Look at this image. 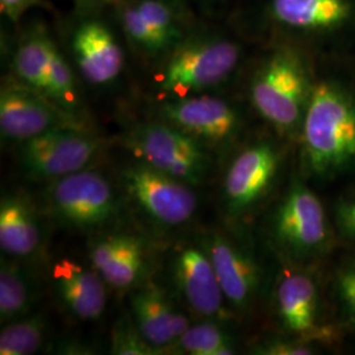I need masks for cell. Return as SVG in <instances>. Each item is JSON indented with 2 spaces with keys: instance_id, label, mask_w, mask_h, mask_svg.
Segmentation results:
<instances>
[{
  "instance_id": "ba28073f",
  "label": "cell",
  "mask_w": 355,
  "mask_h": 355,
  "mask_svg": "<svg viewBox=\"0 0 355 355\" xmlns=\"http://www.w3.org/2000/svg\"><path fill=\"white\" fill-rule=\"evenodd\" d=\"M119 202L108 179L94 170L53 180L45 191L49 215L70 228L101 229L116 218Z\"/></svg>"
},
{
  "instance_id": "4dcf8cb0",
  "label": "cell",
  "mask_w": 355,
  "mask_h": 355,
  "mask_svg": "<svg viewBox=\"0 0 355 355\" xmlns=\"http://www.w3.org/2000/svg\"><path fill=\"white\" fill-rule=\"evenodd\" d=\"M180 1H183V3H186L187 6H190L191 4H193V3H205L207 0H180Z\"/></svg>"
},
{
  "instance_id": "277c9868",
  "label": "cell",
  "mask_w": 355,
  "mask_h": 355,
  "mask_svg": "<svg viewBox=\"0 0 355 355\" xmlns=\"http://www.w3.org/2000/svg\"><path fill=\"white\" fill-rule=\"evenodd\" d=\"M110 8L128 46L157 64L198 26L180 0H116Z\"/></svg>"
},
{
  "instance_id": "4316f807",
  "label": "cell",
  "mask_w": 355,
  "mask_h": 355,
  "mask_svg": "<svg viewBox=\"0 0 355 355\" xmlns=\"http://www.w3.org/2000/svg\"><path fill=\"white\" fill-rule=\"evenodd\" d=\"M261 355H309L315 354V347L300 338L295 340H267L255 347Z\"/></svg>"
},
{
  "instance_id": "52a82bcc",
  "label": "cell",
  "mask_w": 355,
  "mask_h": 355,
  "mask_svg": "<svg viewBox=\"0 0 355 355\" xmlns=\"http://www.w3.org/2000/svg\"><path fill=\"white\" fill-rule=\"evenodd\" d=\"M274 242L292 258L306 259L329 245V223L318 195L302 180H293L270 221Z\"/></svg>"
},
{
  "instance_id": "3957f363",
  "label": "cell",
  "mask_w": 355,
  "mask_h": 355,
  "mask_svg": "<svg viewBox=\"0 0 355 355\" xmlns=\"http://www.w3.org/2000/svg\"><path fill=\"white\" fill-rule=\"evenodd\" d=\"M312 89L300 54L279 46L255 69L249 95L259 116L280 135L290 136L300 132Z\"/></svg>"
},
{
  "instance_id": "603a6c76",
  "label": "cell",
  "mask_w": 355,
  "mask_h": 355,
  "mask_svg": "<svg viewBox=\"0 0 355 355\" xmlns=\"http://www.w3.org/2000/svg\"><path fill=\"white\" fill-rule=\"evenodd\" d=\"M191 355H230L236 353L234 341L220 322L207 320L182 334L170 347Z\"/></svg>"
},
{
  "instance_id": "5bb4252c",
  "label": "cell",
  "mask_w": 355,
  "mask_h": 355,
  "mask_svg": "<svg viewBox=\"0 0 355 355\" xmlns=\"http://www.w3.org/2000/svg\"><path fill=\"white\" fill-rule=\"evenodd\" d=\"M171 268L178 293L193 315L217 322L233 315L203 245L182 246Z\"/></svg>"
},
{
  "instance_id": "8fae6325",
  "label": "cell",
  "mask_w": 355,
  "mask_h": 355,
  "mask_svg": "<svg viewBox=\"0 0 355 355\" xmlns=\"http://www.w3.org/2000/svg\"><path fill=\"white\" fill-rule=\"evenodd\" d=\"M157 117L179 128L207 148L232 144L243 125L240 110L215 92L164 99L158 104Z\"/></svg>"
},
{
  "instance_id": "e0dca14e",
  "label": "cell",
  "mask_w": 355,
  "mask_h": 355,
  "mask_svg": "<svg viewBox=\"0 0 355 355\" xmlns=\"http://www.w3.org/2000/svg\"><path fill=\"white\" fill-rule=\"evenodd\" d=\"M129 302L135 325L157 350L170 349L190 328L189 318L174 305L165 288L155 282L145 280L133 288Z\"/></svg>"
},
{
  "instance_id": "d6986e66",
  "label": "cell",
  "mask_w": 355,
  "mask_h": 355,
  "mask_svg": "<svg viewBox=\"0 0 355 355\" xmlns=\"http://www.w3.org/2000/svg\"><path fill=\"white\" fill-rule=\"evenodd\" d=\"M51 286L61 304L78 320L95 321L105 312L108 284L92 266L62 258L53 265Z\"/></svg>"
},
{
  "instance_id": "5b68a950",
  "label": "cell",
  "mask_w": 355,
  "mask_h": 355,
  "mask_svg": "<svg viewBox=\"0 0 355 355\" xmlns=\"http://www.w3.org/2000/svg\"><path fill=\"white\" fill-rule=\"evenodd\" d=\"M123 140L137 161L192 187L204 183L209 174L207 146L161 119L130 128Z\"/></svg>"
},
{
  "instance_id": "9a60e30c",
  "label": "cell",
  "mask_w": 355,
  "mask_h": 355,
  "mask_svg": "<svg viewBox=\"0 0 355 355\" xmlns=\"http://www.w3.org/2000/svg\"><path fill=\"white\" fill-rule=\"evenodd\" d=\"M275 303L280 324L295 338L313 343L333 337L321 322L318 284L312 275L300 270L284 271L275 288Z\"/></svg>"
},
{
  "instance_id": "9c48e42d",
  "label": "cell",
  "mask_w": 355,
  "mask_h": 355,
  "mask_svg": "<svg viewBox=\"0 0 355 355\" xmlns=\"http://www.w3.org/2000/svg\"><path fill=\"white\" fill-rule=\"evenodd\" d=\"M101 149L89 128H60L19 144V159L29 179L51 183L89 168Z\"/></svg>"
},
{
  "instance_id": "4fadbf2b",
  "label": "cell",
  "mask_w": 355,
  "mask_h": 355,
  "mask_svg": "<svg viewBox=\"0 0 355 355\" xmlns=\"http://www.w3.org/2000/svg\"><path fill=\"white\" fill-rule=\"evenodd\" d=\"M282 152L271 141H258L239 153L224 178L223 196L230 215L241 216L259 203L279 173Z\"/></svg>"
},
{
  "instance_id": "ac0fdd59",
  "label": "cell",
  "mask_w": 355,
  "mask_h": 355,
  "mask_svg": "<svg viewBox=\"0 0 355 355\" xmlns=\"http://www.w3.org/2000/svg\"><path fill=\"white\" fill-rule=\"evenodd\" d=\"M89 254L91 266L116 291L133 290L145 282L148 252L137 236L119 233L96 239Z\"/></svg>"
},
{
  "instance_id": "30bf717a",
  "label": "cell",
  "mask_w": 355,
  "mask_h": 355,
  "mask_svg": "<svg viewBox=\"0 0 355 355\" xmlns=\"http://www.w3.org/2000/svg\"><path fill=\"white\" fill-rule=\"evenodd\" d=\"M123 184L141 212L159 225H183L198 209V196L191 184L140 161L124 168Z\"/></svg>"
},
{
  "instance_id": "484cf974",
  "label": "cell",
  "mask_w": 355,
  "mask_h": 355,
  "mask_svg": "<svg viewBox=\"0 0 355 355\" xmlns=\"http://www.w3.org/2000/svg\"><path fill=\"white\" fill-rule=\"evenodd\" d=\"M334 286L346 318L355 327V262L338 270Z\"/></svg>"
},
{
  "instance_id": "cb8c5ba5",
  "label": "cell",
  "mask_w": 355,
  "mask_h": 355,
  "mask_svg": "<svg viewBox=\"0 0 355 355\" xmlns=\"http://www.w3.org/2000/svg\"><path fill=\"white\" fill-rule=\"evenodd\" d=\"M45 334L46 320L41 313L32 312L26 318L7 322L0 331V354H35L45 341Z\"/></svg>"
},
{
  "instance_id": "f546056e",
  "label": "cell",
  "mask_w": 355,
  "mask_h": 355,
  "mask_svg": "<svg viewBox=\"0 0 355 355\" xmlns=\"http://www.w3.org/2000/svg\"><path fill=\"white\" fill-rule=\"evenodd\" d=\"M116 0H73L76 10L79 11H98L110 8Z\"/></svg>"
},
{
  "instance_id": "7a4b0ae2",
  "label": "cell",
  "mask_w": 355,
  "mask_h": 355,
  "mask_svg": "<svg viewBox=\"0 0 355 355\" xmlns=\"http://www.w3.org/2000/svg\"><path fill=\"white\" fill-rule=\"evenodd\" d=\"M241 44L225 32L196 26L162 62L154 76L159 99L215 92L242 61Z\"/></svg>"
},
{
  "instance_id": "2e32d148",
  "label": "cell",
  "mask_w": 355,
  "mask_h": 355,
  "mask_svg": "<svg viewBox=\"0 0 355 355\" xmlns=\"http://www.w3.org/2000/svg\"><path fill=\"white\" fill-rule=\"evenodd\" d=\"M216 275L233 312L243 313L253 305L259 287V267L253 255L224 234L211 233L203 242Z\"/></svg>"
},
{
  "instance_id": "f1b7e54d",
  "label": "cell",
  "mask_w": 355,
  "mask_h": 355,
  "mask_svg": "<svg viewBox=\"0 0 355 355\" xmlns=\"http://www.w3.org/2000/svg\"><path fill=\"white\" fill-rule=\"evenodd\" d=\"M336 224L343 239L355 242V196L338 203L336 208Z\"/></svg>"
},
{
  "instance_id": "8992f818",
  "label": "cell",
  "mask_w": 355,
  "mask_h": 355,
  "mask_svg": "<svg viewBox=\"0 0 355 355\" xmlns=\"http://www.w3.org/2000/svg\"><path fill=\"white\" fill-rule=\"evenodd\" d=\"M101 12L76 10L66 21L64 35L78 76L95 87H107L123 74L125 53L117 26Z\"/></svg>"
},
{
  "instance_id": "7c38bea8",
  "label": "cell",
  "mask_w": 355,
  "mask_h": 355,
  "mask_svg": "<svg viewBox=\"0 0 355 355\" xmlns=\"http://www.w3.org/2000/svg\"><path fill=\"white\" fill-rule=\"evenodd\" d=\"M87 127L86 121L67 114L51 99L8 74L0 89V133L19 144L54 129Z\"/></svg>"
},
{
  "instance_id": "6da1fadb",
  "label": "cell",
  "mask_w": 355,
  "mask_h": 355,
  "mask_svg": "<svg viewBox=\"0 0 355 355\" xmlns=\"http://www.w3.org/2000/svg\"><path fill=\"white\" fill-rule=\"evenodd\" d=\"M300 136L311 175L329 179L354 170V95L333 82L313 85Z\"/></svg>"
},
{
  "instance_id": "ffe728a7",
  "label": "cell",
  "mask_w": 355,
  "mask_h": 355,
  "mask_svg": "<svg viewBox=\"0 0 355 355\" xmlns=\"http://www.w3.org/2000/svg\"><path fill=\"white\" fill-rule=\"evenodd\" d=\"M347 0H268L267 15L277 26L315 32L334 29L350 17Z\"/></svg>"
},
{
  "instance_id": "7402d4cb",
  "label": "cell",
  "mask_w": 355,
  "mask_h": 355,
  "mask_svg": "<svg viewBox=\"0 0 355 355\" xmlns=\"http://www.w3.org/2000/svg\"><path fill=\"white\" fill-rule=\"evenodd\" d=\"M37 283L32 272L16 258L1 259L0 266V322L1 325L32 313L37 302Z\"/></svg>"
},
{
  "instance_id": "44dd1931",
  "label": "cell",
  "mask_w": 355,
  "mask_h": 355,
  "mask_svg": "<svg viewBox=\"0 0 355 355\" xmlns=\"http://www.w3.org/2000/svg\"><path fill=\"white\" fill-rule=\"evenodd\" d=\"M42 239L37 212L24 195H4L0 202V249L16 259L37 252Z\"/></svg>"
},
{
  "instance_id": "83f0119b",
  "label": "cell",
  "mask_w": 355,
  "mask_h": 355,
  "mask_svg": "<svg viewBox=\"0 0 355 355\" xmlns=\"http://www.w3.org/2000/svg\"><path fill=\"white\" fill-rule=\"evenodd\" d=\"M36 8L51 10L46 0H0V13L12 26H19L26 13Z\"/></svg>"
},
{
  "instance_id": "d4e9b609",
  "label": "cell",
  "mask_w": 355,
  "mask_h": 355,
  "mask_svg": "<svg viewBox=\"0 0 355 355\" xmlns=\"http://www.w3.org/2000/svg\"><path fill=\"white\" fill-rule=\"evenodd\" d=\"M111 353L114 355H155L159 350L148 343L133 320H120L111 337Z\"/></svg>"
}]
</instances>
